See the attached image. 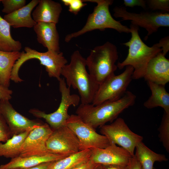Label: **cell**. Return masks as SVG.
I'll use <instances>...</instances> for the list:
<instances>
[{
  "mask_svg": "<svg viewBox=\"0 0 169 169\" xmlns=\"http://www.w3.org/2000/svg\"><path fill=\"white\" fill-rule=\"evenodd\" d=\"M0 114L9 129L12 136L27 131H31L42 123L28 119L18 112L9 100H0Z\"/></svg>",
  "mask_w": 169,
  "mask_h": 169,
  "instance_id": "cell-14",
  "label": "cell"
},
{
  "mask_svg": "<svg viewBox=\"0 0 169 169\" xmlns=\"http://www.w3.org/2000/svg\"><path fill=\"white\" fill-rule=\"evenodd\" d=\"M114 16L124 20H130L131 24L145 29L147 33L145 38L156 32L161 27L169 26V13L162 12L145 11L139 13L127 11L125 7L115 6Z\"/></svg>",
  "mask_w": 169,
  "mask_h": 169,
  "instance_id": "cell-8",
  "label": "cell"
},
{
  "mask_svg": "<svg viewBox=\"0 0 169 169\" xmlns=\"http://www.w3.org/2000/svg\"><path fill=\"white\" fill-rule=\"evenodd\" d=\"M3 13L8 14L13 13L25 6V0H1Z\"/></svg>",
  "mask_w": 169,
  "mask_h": 169,
  "instance_id": "cell-28",
  "label": "cell"
},
{
  "mask_svg": "<svg viewBox=\"0 0 169 169\" xmlns=\"http://www.w3.org/2000/svg\"><path fill=\"white\" fill-rule=\"evenodd\" d=\"M1 0H0V2H1Z\"/></svg>",
  "mask_w": 169,
  "mask_h": 169,
  "instance_id": "cell-40",
  "label": "cell"
},
{
  "mask_svg": "<svg viewBox=\"0 0 169 169\" xmlns=\"http://www.w3.org/2000/svg\"><path fill=\"white\" fill-rule=\"evenodd\" d=\"M12 136L6 122L0 114V142H5Z\"/></svg>",
  "mask_w": 169,
  "mask_h": 169,
  "instance_id": "cell-31",
  "label": "cell"
},
{
  "mask_svg": "<svg viewBox=\"0 0 169 169\" xmlns=\"http://www.w3.org/2000/svg\"><path fill=\"white\" fill-rule=\"evenodd\" d=\"M135 154L140 163L142 169H153L156 161L162 162L168 161L164 154L156 153L148 147L142 141L136 146Z\"/></svg>",
  "mask_w": 169,
  "mask_h": 169,
  "instance_id": "cell-23",
  "label": "cell"
},
{
  "mask_svg": "<svg viewBox=\"0 0 169 169\" xmlns=\"http://www.w3.org/2000/svg\"><path fill=\"white\" fill-rule=\"evenodd\" d=\"M96 164L94 163L89 158L72 169H93Z\"/></svg>",
  "mask_w": 169,
  "mask_h": 169,
  "instance_id": "cell-35",
  "label": "cell"
},
{
  "mask_svg": "<svg viewBox=\"0 0 169 169\" xmlns=\"http://www.w3.org/2000/svg\"><path fill=\"white\" fill-rule=\"evenodd\" d=\"M100 127L101 134L107 137L111 143L120 146L133 156L136 145L143 139L142 136L132 131L121 118Z\"/></svg>",
  "mask_w": 169,
  "mask_h": 169,
  "instance_id": "cell-11",
  "label": "cell"
},
{
  "mask_svg": "<svg viewBox=\"0 0 169 169\" xmlns=\"http://www.w3.org/2000/svg\"><path fill=\"white\" fill-rule=\"evenodd\" d=\"M65 157L49 153L42 156L22 157L18 156L12 158L8 162L0 166V169H11L17 167L29 168L42 164L53 162Z\"/></svg>",
  "mask_w": 169,
  "mask_h": 169,
  "instance_id": "cell-19",
  "label": "cell"
},
{
  "mask_svg": "<svg viewBox=\"0 0 169 169\" xmlns=\"http://www.w3.org/2000/svg\"><path fill=\"white\" fill-rule=\"evenodd\" d=\"M22 52L0 51V83L9 88L13 67L20 58Z\"/></svg>",
  "mask_w": 169,
  "mask_h": 169,
  "instance_id": "cell-22",
  "label": "cell"
},
{
  "mask_svg": "<svg viewBox=\"0 0 169 169\" xmlns=\"http://www.w3.org/2000/svg\"><path fill=\"white\" fill-rule=\"evenodd\" d=\"M129 169H142L141 166L135 155L130 161Z\"/></svg>",
  "mask_w": 169,
  "mask_h": 169,
  "instance_id": "cell-36",
  "label": "cell"
},
{
  "mask_svg": "<svg viewBox=\"0 0 169 169\" xmlns=\"http://www.w3.org/2000/svg\"><path fill=\"white\" fill-rule=\"evenodd\" d=\"M130 28L131 38L128 41L123 44L129 48L127 55L117 65L120 69L127 66L132 67V79H137L143 78L149 61L162 50L155 44L149 47L142 41L139 35L138 26L131 24Z\"/></svg>",
  "mask_w": 169,
  "mask_h": 169,
  "instance_id": "cell-3",
  "label": "cell"
},
{
  "mask_svg": "<svg viewBox=\"0 0 169 169\" xmlns=\"http://www.w3.org/2000/svg\"><path fill=\"white\" fill-rule=\"evenodd\" d=\"M83 2L95 3L92 13L90 14L84 26L80 30L69 34L65 38V41L69 42L76 38L91 31L99 29L103 31L106 28L114 29L120 33H131L130 28L115 19L111 16L109 7L111 5L112 0H83Z\"/></svg>",
  "mask_w": 169,
  "mask_h": 169,
  "instance_id": "cell-4",
  "label": "cell"
},
{
  "mask_svg": "<svg viewBox=\"0 0 169 169\" xmlns=\"http://www.w3.org/2000/svg\"><path fill=\"white\" fill-rule=\"evenodd\" d=\"M143 78L147 82L164 86L169 82V59L161 52L149 61Z\"/></svg>",
  "mask_w": 169,
  "mask_h": 169,
  "instance_id": "cell-16",
  "label": "cell"
},
{
  "mask_svg": "<svg viewBox=\"0 0 169 169\" xmlns=\"http://www.w3.org/2000/svg\"><path fill=\"white\" fill-rule=\"evenodd\" d=\"M123 5L125 7L133 8L135 6L141 7L145 10L147 9L146 0H124Z\"/></svg>",
  "mask_w": 169,
  "mask_h": 169,
  "instance_id": "cell-32",
  "label": "cell"
},
{
  "mask_svg": "<svg viewBox=\"0 0 169 169\" xmlns=\"http://www.w3.org/2000/svg\"><path fill=\"white\" fill-rule=\"evenodd\" d=\"M151 94L144 103L147 109L157 107L163 108L164 112L169 113V94L165 86L150 82H147Z\"/></svg>",
  "mask_w": 169,
  "mask_h": 169,
  "instance_id": "cell-21",
  "label": "cell"
},
{
  "mask_svg": "<svg viewBox=\"0 0 169 169\" xmlns=\"http://www.w3.org/2000/svg\"><path fill=\"white\" fill-rule=\"evenodd\" d=\"M24 50L13 67L11 80L16 83L23 81L18 75L20 67L26 61L34 59L38 60L40 64L45 66L49 77L56 78L58 80L61 78L62 69L68 63L62 52L56 53L48 51L40 52L27 46L25 47Z\"/></svg>",
  "mask_w": 169,
  "mask_h": 169,
  "instance_id": "cell-6",
  "label": "cell"
},
{
  "mask_svg": "<svg viewBox=\"0 0 169 169\" xmlns=\"http://www.w3.org/2000/svg\"><path fill=\"white\" fill-rule=\"evenodd\" d=\"M136 96L126 91L120 99L94 105L92 104H81L77 108L76 115L88 125L95 129L112 122L125 109L135 104Z\"/></svg>",
  "mask_w": 169,
  "mask_h": 169,
  "instance_id": "cell-1",
  "label": "cell"
},
{
  "mask_svg": "<svg viewBox=\"0 0 169 169\" xmlns=\"http://www.w3.org/2000/svg\"><path fill=\"white\" fill-rule=\"evenodd\" d=\"M86 59L78 50L72 54L69 64L63 68L61 75L65 79L66 85L77 90L81 104H91L99 84L86 69Z\"/></svg>",
  "mask_w": 169,
  "mask_h": 169,
  "instance_id": "cell-2",
  "label": "cell"
},
{
  "mask_svg": "<svg viewBox=\"0 0 169 169\" xmlns=\"http://www.w3.org/2000/svg\"><path fill=\"white\" fill-rule=\"evenodd\" d=\"M62 8L59 3L51 0H39L32 13L33 18L36 22L58 23Z\"/></svg>",
  "mask_w": 169,
  "mask_h": 169,
  "instance_id": "cell-18",
  "label": "cell"
},
{
  "mask_svg": "<svg viewBox=\"0 0 169 169\" xmlns=\"http://www.w3.org/2000/svg\"><path fill=\"white\" fill-rule=\"evenodd\" d=\"M52 162L44 163L36 166L31 168L17 167L11 169H47Z\"/></svg>",
  "mask_w": 169,
  "mask_h": 169,
  "instance_id": "cell-38",
  "label": "cell"
},
{
  "mask_svg": "<svg viewBox=\"0 0 169 169\" xmlns=\"http://www.w3.org/2000/svg\"><path fill=\"white\" fill-rule=\"evenodd\" d=\"M147 6L151 11L159 10L161 12L169 11V0H146Z\"/></svg>",
  "mask_w": 169,
  "mask_h": 169,
  "instance_id": "cell-29",
  "label": "cell"
},
{
  "mask_svg": "<svg viewBox=\"0 0 169 169\" xmlns=\"http://www.w3.org/2000/svg\"><path fill=\"white\" fill-rule=\"evenodd\" d=\"M133 71L132 67L127 66L121 74L118 75L114 74L107 78L99 85L91 104L96 105L121 98L127 91L132 79Z\"/></svg>",
  "mask_w": 169,
  "mask_h": 169,
  "instance_id": "cell-9",
  "label": "cell"
},
{
  "mask_svg": "<svg viewBox=\"0 0 169 169\" xmlns=\"http://www.w3.org/2000/svg\"><path fill=\"white\" fill-rule=\"evenodd\" d=\"M132 156L125 149L111 143L104 148L91 149L90 159L95 164L127 165Z\"/></svg>",
  "mask_w": 169,
  "mask_h": 169,
  "instance_id": "cell-15",
  "label": "cell"
},
{
  "mask_svg": "<svg viewBox=\"0 0 169 169\" xmlns=\"http://www.w3.org/2000/svg\"><path fill=\"white\" fill-rule=\"evenodd\" d=\"M118 58L116 47L107 41L92 49L86 59L89 73L100 85L115 74L117 68L116 62Z\"/></svg>",
  "mask_w": 169,
  "mask_h": 169,
  "instance_id": "cell-5",
  "label": "cell"
},
{
  "mask_svg": "<svg viewBox=\"0 0 169 169\" xmlns=\"http://www.w3.org/2000/svg\"><path fill=\"white\" fill-rule=\"evenodd\" d=\"M155 44L161 49V52L165 56L169 50V37L167 36L161 38L159 42Z\"/></svg>",
  "mask_w": 169,
  "mask_h": 169,
  "instance_id": "cell-33",
  "label": "cell"
},
{
  "mask_svg": "<svg viewBox=\"0 0 169 169\" xmlns=\"http://www.w3.org/2000/svg\"><path fill=\"white\" fill-rule=\"evenodd\" d=\"M56 24L39 22L34 26L38 42L47 48L48 51L60 53L59 36Z\"/></svg>",
  "mask_w": 169,
  "mask_h": 169,
  "instance_id": "cell-17",
  "label": "cell"
},
{
  "mask_svg": "<svg viewBox=\"0 0 169 169\" xmlns=\"http://www.w3.org/2000/svg\"><path fill=\"white\" fill-rule=\"evenodd\" d=\"M58 81L61 100L57 110L49 114L36 109H31L29 111V113L35 117L44 119L53 130L65 125L69 116L68 113L69 108L71 105L77 106L80 100L78 95L71 94L70 88L67 86L64 78H61Z\"/></svg>",
  "mask_w": 169,
  "mask_h": 169,
  "instance_id": "cell-7",
  "label": "cell"
},
{
  "mask_svg": "<svg viewBox=\"0 0 169 169\" xmlns=\"http://www.w3.org/2000/svg\"><path fill=\"white\" fill-rule=\"evenodd\" d=\"M158 130L159 137L164 147L169 152V113L164 112Z\"/></svg>",
  "mask_w": 169,
  "mask_h": 169,
  "instance_id": "cell-27",
  "label": "cell"
},
{
  "mask_svg": "<svg viewBox=\"0 0 169 169\" xmlns=\"http://www.w3.org/2000/svg\"><path fill=\"white\" fill-rule=\"evenodd\" d=\"M91 149L80 151L78 152L52 162L47 169H72L88 160Z\"/></svg>",
  "mask_w": 169,
  "mask_h": 169,
  "instance_id": "cell-25",
  "label": "cell"
},
{
  "mask_svg": "<svg viewBox=\"0 0 169 169\" xmlns=\"http://www.w3.org/2000/svg\"><path fill=\"white\" fill-rule=\"evenodd\" d=\"M12 90L0 83V100H9L12 98Z\"/></svg>",
  "mask_w": 169,
  "mask_h": 169,
  "instance_id": "cell-34",
  "label": "cell"
},
{
  "mask_svg": "<svg viewBox=\"0 0 169 169\" xmlns=\"http://www.w3.org/2000/svg\"></svg>",
  "mask_w": 169,
  "mask_h": 169,
  "instance_id": "cell-41",
  "label": "cell"
},
{
  "mask_svg": "<svg viewBox=\"0 0 169 169\" xmlns=\"http://www.w3.org/2000/svg\"><path fill=\"white\" fill-rule=\"evenodd\" d=\"M30 131L13 135L4 143L0 142V156L12 159L19 156L21 147Z\"/></svg>",
  "mask_w": 169,
  "mask_h": 169,
  "instance_id": "cell-24",
  "label": "cell"
},
{
  "mask_svg": "<svg viewBox=\"0 0 169 169\" xmlns=\"http://www.w3.org/2000/svg\"><path fill=\"white\" fill-rule=\"evenodd\" d=\"M52 132L53 130L47 123L36 126L25 139L19 156H42L50 153L47 149L46 142Z\"/></svg>",
  "mask_w": 169,
  "mask_h": 169,
  "instance_id": "cell-13",
  "label": "cell"
},
{
  "mask_svg": "<svg viewBox=\"0 0 169 169\" xmlns=\"http://www.w3.org/2000/svg\"><path fill=\"white\" fill-rule=\"evenodd\" d=\"M65 125L77 137L80 151L93 148H104L111 144L107 137L97 133L95 129L83 121L77 115H69Z\"/></svg>",
  "mask_w": 169,
  "mask_h": 169,
  "instance_id": "cell-10",
  "label": "cell"
},
{
  "mask_svg": "<svg viewBox=\"0 0 169 169\" xmlns=\"http://www.w3.org/2000/svg\"><path fill=\"white\" fill-rule=\"evenodd\" d=\"M102 169H129V164L127 165H100Z\"/></svg>",
  "mask_w": 169,
  "mask_h": 169,
  "instance_id": "cell-37",
  "label": "cell"
},
{
  "mask_svg": "<svg viewBox=\"0 0 169 169\" xmlns=\"http://www.w3.org/2000/svg\"><path fill=\"white\" fill-rule=\"evenodd\" d=\"M46 145L49 152L64 157L80 151L77 137L66 125L53 130L46 141Z\"/></svg>",
  "mask_w": 169,
  "mask_h": 169,
  "instance_id": "cell-12",
  "label": "cell"
},
{
  "mask_svg": "<svg viewBox=\"0 0 169 169\" xmlns=\"http://www.w3.org/2000/svg\"><path fill=\"white\" fill-rule=\"evenodd\" d=\"M39 0H32L19 9L4 15L3 18L14 28L33 27L37 23L31 17V12Z\"/></svg>",
  "mask_w": 169,
  "mask_h": 169,
  "instance_id": "cell-20",
  "label": "cell"
},
{
  "mask_svg": "<svg viewBox=\"0 0 169 169\" xmlns=\"http://www.w3.org/2000/svg\"><path fill=\"white\" fill-rule=\"evenodd\" d=\"M93 169H102L100 164H96Z\"/></svg>",
  "mask_w": 169,
  "mask_h": 169,
  "instance_id": "cell-39",
  "label": "cell"
},
{
  "mask_svg": "<svg viewBox=\"0 0 169 169\" xmlns=\"http://www.w3.org/2000/svg\"><path fill=\"white\" fill-rule=\"evenodd\" d=\"M9 24L0 15V51L5 52L19 51L22 44L12 37Z\"/></svg>",
  "mask_w": 169,
  "mask_h": 169,
  "instance_id": "cell-26",
  "label": "cell"
},
{
  "mask_svg": "<svg viewBox=\"0 0 169 169\" xmlns=\"http://www.w3.org/2000/svg\"><path fill=\"white\" fill-rule=\"evenodd\" d=\"M64 4L69 7V11L75 15L77 14L81 9L87 5L83 0H62Z\"/></svg>",
  "mask_w": 169,
  "mask_h": 169,
  "instance_id": "cell-30",
  "label": "cell"
}]
</instances>
